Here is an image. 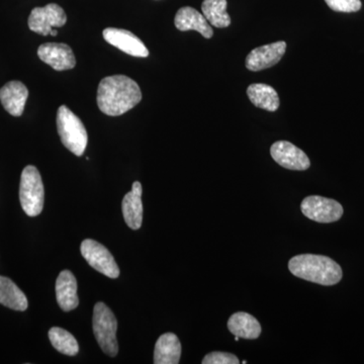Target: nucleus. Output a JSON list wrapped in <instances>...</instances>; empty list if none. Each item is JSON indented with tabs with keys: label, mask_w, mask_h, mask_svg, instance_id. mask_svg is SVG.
Listing matches in <instances>:
<instances>
[{
	"label": "nucleus",
	"mask_w": 364,
	"mask_h": 364,
	"mask_svg": "<svg viewBox=\"0 0 364 364\" xmlns=\"http://www.w3.org/2000/svg\"><path fill=\"white\" fill-rule=\"evenodd\" d=\"M142 100V92L136 81L124 75H114L100 81L97 105L107 116H122Z\"/></svg>",
	"instance_id": "nucleus-1"
},
{
	"label": "nucleus",
	"mask_w": 364,
	"mask_h": 364,
	"mask_svg": "<svg viewBox=\"0 0 364 364\" xmlns=\"http://www.w3.org/2000/svg\"><path fill=\"white\" fill-rule=\"evenodd\" d=\"M289 272L299 279L321 286H334L342 279V268L327 256L301 254L289 262Z\"/></svg>",
	"instance_id": "nucleus-2"
},
{
	"label": "nucleus",
	"mask_w": 364,
	"mask_h": 364,
	"mask_svg": "<svg viewBox=\"0 0 364 364\" xmlns=\"http://www.w3.org/2000/svg\"><path fill=\"white\" fill-rule=\"evenodd\" d=\"M57 129L67 149L76 156H82L87 146V132L80 119L66 105H61L57 112Z\"/></svg>",
	"instance_id": "nucleus-3"
},
{
	"label": "nucleus",
	"mask_w": 364,
	"mask_h": 364,
	"mask_svg": "<svg viewBox=\"0 0 364 364\" xmlns=\"http://www.w3.org/2000/svg\"><path fill=\"white\" fill-rule=\"evenodd\" d=\"M117 321L111 309L105 304H95L93 310V332L102 350L114 358L119 352L117 340Z\"/></svg>",
	"instance_id": "nucleus-4"
},
{
	"label": "nucleus",
	"mask_w": 364,
	"mask_h": 364,
	"mask_svg": "<svg viewBox=\"0 0 364 364\" xmlns=\"http://www.w3.org/2000/svg\"><path fill=\"white\" fill-rule=\"evenodd\" d=\"M45 191L39 170L28 165L23 170L21 177L20 200L26 215L36 217L44 207Z\"/></svg>",
	"instance_id": "nucleus-5"
},
{
	"label": "nucleus",
	"mask_w": 364,
	"mask_h": 364,
	"mask_svg": "<svg viewBox=\"0 0 364 364\" xmlns=\"http://www.w3.org/2000/svg\"><path fill=\"white\" fill-rule=\"evenodd\" d=\"M301 210L308 219L317 223H333L341 219L343 208L336 200L323 196H306Z\"/></svg>",
	"instance_id": "nucleus-6"
},
{
	"label": "nucleus",
	"mask_w": 364,
	"mask_h": 364,
	"mask_svg": "<svg viewBox=\"0 0 364 364\" xmlns=\"http://www.w3.org/2000/svg\"><path fill=\"white\" fill-rule=\"evenodd\" d=\"M80 250L88 264L97 272L111 279L119 277V268L116 260L104 245L91 239H86L81 243Z\"/></svg>",
	"instance_id": "nucleus-7"
},
{
	"label": "nucleus",
	"mask_w": 364,
	"mask_h": 364,
	"mask_svg": "<svg viewBox=\"0 0 364 364\" xmlns=\"http://www.w3.org/2000/svg\"><path fill=\"white\" fill-rule=\"evenodd\" d=\"M65 11L56 4H50L44 7H36L28 18V28L33 33L42 36L50 35L54 28L65 25Z\"/></svg>",
	"instance_id": "nucleus-8"
},
{
	"label": "nucleus",
	"mask_w": 364,
	"mask_h": 364,
	"mask_svg": "<svg viewBox=\"0 0 364 364\" xmlns=\"http://www.w3.org/2000/svg\"><path fill=\"white\" fill-rule=\"evenodd\" d=\"M270 154L277 164L284 168L304 171L310 168L311 162L305 152L287 141L275 142L270 148Z\"/></svg>",
	"instance_id": "nucleus-9"
},
{
	"label": "nucleus",
	"mask_w": 364,
	"mask_h": 364,
	"mask_svg": "<svg viewBox=\"0 0 364 364\" xmlns=\"http://www.w3.org/2000/svg\"><path fill=\"white\" fill-rule=\"evenodd\" d=\"M287 50V43L284 41L261 46L249 53L245 65L248 70L261 71L277 65L284 57Z\"/></svg>",
	"instance_id": "nucleus-10"
},
{
	"label": "nucleus",
	"mask_w": 364,
	"mask_h": 364,
	"mask_svg": "<svg viewBox=\"0 0 364 364\" xmlns=\"http://www.w3.org/2000/svg\"><path fill=\"white\" fill-rule=\"evenodd\" d=\"M38 56L57 71L69 70L76 64L75 56L68 45L46 43L38 49Z\"/></svg>",
	"instance_id": "nucleus-11"
},
{
	"label": "nucleus",
	"mask_w": 364,
	"mask_h": 364,
	"mask_svg": "<svg viewBox=\"0 0 364 364\" xmlns=\"http://www.w3.org/2000/svg\"><path fill=\"white\" fill-rule=\"evenodd\" d=\"M104 38L109 44L114 46L117 49L131 56L140 57V58L149 56V51L142 41L129 31L107 28L104 31Z\"/></svg>",
	"instance_id": "nucleus-12"
},
{
	"label": "nucleus",
	"mask_w": 364,
	"mask_h": 364,
	"mask_svg": "<svg viewBox=\"0 0 364 364\" xmlns=\"http://www.w3.org/2000/svg\"><path fill=\"white\" fill-rule=\"evenodd\" d=\"M28 90L21 81H11L0 90V102L7 112L14 117L23 114Z\"/></svg>",
	"instance_id": "nucleus-13"
},
{
	"label": "nucleus",
	"mask_w": 364,
	"mask_h": 364,
	"mask_svg": "<svg viewBox=\"0 0 364 364\" xmlns=\"http://www.w3.org/2000/svg\"><path fill=\"white\" fill-rule=\"evenodd\" d=\"M176 26L181 32H188V31H196L203 35V37L210 39L214 35L212 26L205 18L203 14L198 13L193 7H181L177 11L176 16Z\"/></svg>",
	"instance_id": "nucleus-14"
},
{
	"label": "nucleus",
	"mask_w": 364,
	"mask_h": 364,
	"mask_svg": "<svg viewBox=\"0 0 364 364\" xmlns=\"http://www.w3.org/2000/svg\"><path fill=\"white\" fill-rule=\"evenodd\" d=\"M142 193L143 188L140 182H134L132 191L124 196L123 203H122L124 222L133 230L140 229L142 226Z\"/></svg>",
	"instance_id": "nucleus-15"
},
{
	"label": "nucleus",
	"mask_w": 364,
	"mask_h": 364,
	"mask_svg": "<svg viewBox=\"0 0 364 364\" xmlns=\"http://www.w3.org/2000/svg\"><path fill=\"white\" fill-rule=\"evenodd\" d=\"M56 296L60 308L64 312H70L79 305L77 280L69 270L60 272L56 282Z\"/></svg>",
	"instance_id": "nucleus-16"
},
{
	"label": "nucleus",
	"mask_w": 364,
	"mask_h": 364,
	"mask_svg": "<svg viewBox=\"0 0 364 364\" xmlns=\"http://www.w3.org/2000/svg\"><path fill=\"white\" fill-rule=\"evenodd\" d=\"M181 355V344L173 333H165L157 340L154 350L155 364H177Z\"/></svg>",
	"instance_id": "nucleus-17"
},
{
	"label": "nucleus",
	"mask_w": 364,
	"mask_h": 364,
	"mask_svg": "<svg viewBox=\"0 0 364 364\" xmlns=\"http://www.w3.org/2000/svg\"><path fill=\"white\" fill-rule=\"evenodd\" d=\"M228 329L235 336L244 339H257L261 334V326L257 318L244 312L234 314L230 317Z\"/></svg>",
	"instance_id": "nucleus-18"
},
{
	"label": "nucleus",
	"mask_w": 364,
	"mask_h": 364,
	"mask_svg": "<svg viewBox=\"0 0 364 364\" xmlns=\"http://www.w3.org/2000/svg\"><path fill=\"white\" fill-rule=\"evenodd\" d=\"M249 100L255 107L267 112H275L279 107V97L272 86L254 83L247 88Z\"/></svg>",
	"instance_id": "nucleus-19"
},
{
	"label": "nucleus",
	"mask_w": 364,
	"mask_h": 364,
	"mask_svg": "<svg viewBox=\"0 0 364 364\" xmlns=\"http://www.w3.org/2000/svg\"><path fill=\"white\" fill-rule=\"evenodd\" d=\"M0 304L11 310L26 311L28 299L26 294L9 279L0 277Z\"/></svg>",
	"instance_id": "nucleus-20"
},
{
	"label": "nucleus",
	"mask_w": 364,
	"mask_h": 364,
	"mask_svg": "<svg viewBox=\"0 0 364 364\" xmlns=\"http://www.w3.org/2000/svg\"><path fill=\"white\" fill-rule=\"evenodd\" d=\"M227 0H203V14L210 25L215 28H227L231 25V18L227 13Z\"/></svg>",
	"instance_id": "nucleus-21"
},
{
	"label": "nucleus",
	"mask_w": 364,
	"mask_h": 364,
	"mask_svg": "<svg viewBox=\"0 0 364 364\" xmlns=\"http://www.w3.org/2000/svg\"><path fill=\"white\" fill-rule=\"evenodd\" d=\"M50 341L60 353L74 356L79 352V345L73 335L59 327H53L49 331Z\"/></svg>",
	"instance_id": "nucleus-22"
},
{
	"label": "nucleus",
	"mask_w": 364,
	"mask_h": 364,
	"mask_svg": "<svg viewBox=\"0 0 364 364\" xmlns=\"http://www.w3.org/2000/svg\"><path fill=\"white\" fill-rule=\"evenodd\" d=\"M327 6L338 13H356L361 9L360 0H325Z\"/></svg>",
	"instance_id": "nucleus-23"
},
{
	"label": "nucleus",
	"mask_w": 364,
	"mask_h": 364,
	"mask_svg": "<svg viewBox=\"0 0 364 364\" xmlns=\"http://www.w3.org/2000/svg\"><path fill=\"white\" fill-rule=\"evenodd\" d=\"M238 358L228 352H210L203 359V364H238Z\"/></svg>",
	"instance_id": "nucleus-24"
},
{
	"label": "nucleus",
	"mask_w": 364,
	"mask_h": 364,
	"mask_svg": "<svg viewBox=\"0 0 364 364\" xmlns=\"http://www.w3.org/2000/svg\"><path fill=\"white\" fill-rule=\"evenodd\" d=\"M57 33H58V32H57L56 30H54V28H53V30L51 31V33H50V35H51V36H57Z\"/></svg>",
	"instance_id": "nucleus-25"
},
{
	"label": "nucleus",
	"mask_w": 364,
	"mask_h": 364,
	"mask_svg": "<svg viewBox=\"0 0 364 364\" xmlns=\"http://www.w3.org/2000/svg\"><path fill=\"white\" fill-rule=\"evenodd\" d=\"M235 340H236V341H239V340H240V337L235 336Z\"/></svg>",
	"instance_id": "nucleus-26"
}]
</instances>
